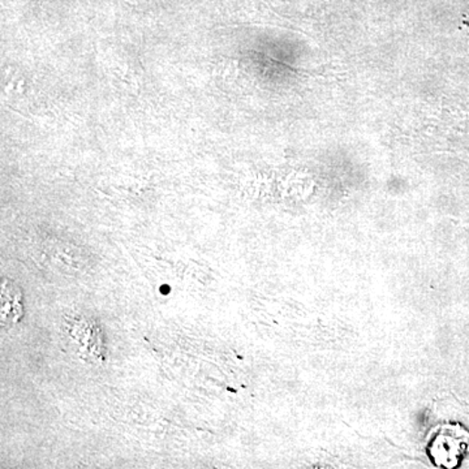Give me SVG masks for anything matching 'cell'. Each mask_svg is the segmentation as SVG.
<instances>
[{
    "instance_id": "obj_1",
    "label": "cell",
    "mask_w": 469,
    "mask_h": 469,
    "mask_svg": "<svg viewBox=\"0 0 469 469\" xmlns=\"http://www.w3.org/2000/svg\"><path fill=\"white\" fill-rule=\"evenodd\" d=\"M446 432L440 433L429 447V455L441 468H454L459 464L460 459L467 450V432L460 426H446Z\"/></svg>"
},
{
    "instance_id": "obj_2",
    "label": "cell",
    "mask_w": 469,
    "mask_h": 469,
    "mask_svg": "<svg viewBox=\"0 0 469 469\" xmlns=\"http://www.w3.org/2000/svg\"><path fill=\"white\" fill-rule=\"evenodd\" d=\"M0 316H2V325H14L24 316L23 296L20 290L10 280H3Z\"/></svg>"
}]
</instances>
